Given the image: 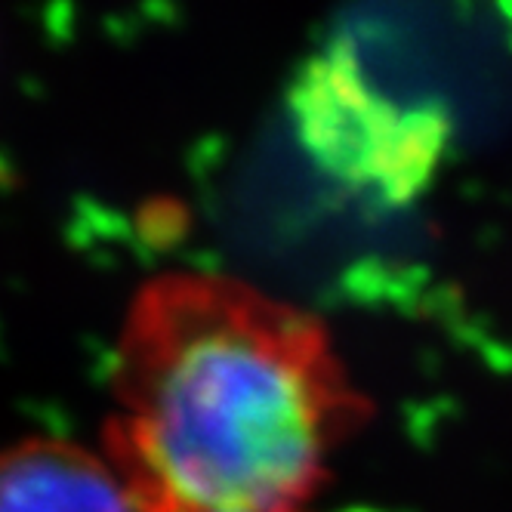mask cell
Here are the masks:
<instances>
[{
	"mask_svg": "<svg viewBox=\"0 0 512 512\" xmlns=\"http://www.w3.org/2000/svg\"><path fill=\"white\" fill-rule=\"evenodd\" d=\"M112 389L108 457L139 512H300L364 417L312 315L216 275L139 290Z\"/></svg>",
	"mask_w": 512,
	"mask_h": 512,
	"instance_id": "1",
	"label": "cell"
},
{
	"mask_svg": "<svg viewBox=\"0 0 512 512\" xmlns=\"http://www.w3.org/2000/svg\"><path fill=\"white\" fill-rule=\"evenodd\" d=\"M287 112L309 161L343 189L401 207L429 189L451 139L432 102H398L380 90L346 41L303 62Z\"/></svg>",
	"mask_w": 512,
	"mask_h": 512,
	"instance_id": "2",
	"label": "cell"
},
{
	"mask_svg": "<svg viewBox=\"0 0 512 512\" xmlns=\"http://www.w3.org/2000/svg\"><path fill=\"white\" fill-rule=\"evenodd\" d=\"M0 512H139L112 463L31 438L0 454Z\"/></svg>",
	"mask_w": 512,
	"mask_h": 512,
	"instance_id": "3",
	"label": "cell"
},
{
	"mask_svg": "<svg viewBox=\"0 0 512 512\" xmlns=\"http://www.w3.org/2000/svg\"><path fill=\"white\" fill-rule=\"evenodd\" d=\"M346 512H380V509H346Z\"/></svg>",
	"mask_w": 512,
	"mask_h": 512,
	"instance_id": "4",
	"label": "cell"
}]
</instances>
